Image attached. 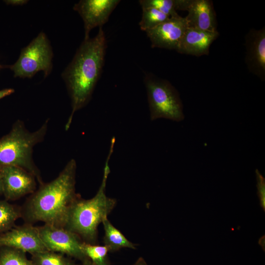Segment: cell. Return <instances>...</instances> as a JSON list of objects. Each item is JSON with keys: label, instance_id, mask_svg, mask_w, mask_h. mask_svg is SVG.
<instances>
[{"label": "cell", "instance_id": "1", "mask_svg": "<svg viewBox=\"0 0 265 265\" xmlns=\"http://www.w3.org/2000/svg\"><path fill=\"white\" fill-rule=\"evenodd\" d=\"M106 41L102 27L93 38L84 39L62 77L71 100L72 111L65 126L67 130L75 112L90 101L104 64Z\"/></svg>", "mask_w": 265, "mask_h": 265}, {"label": "cell", "instance_id": "2", "mask_svg": "<svg viewBox=\"0 0 265 265\" xmlns=\"http://www.w3.org/2000/svg\"><path fill=\"white\" fill-rule=\"evenodd\" d=\"M76 169L75 160H70L55 179L42 184L33 193L26 210L30 221L64 227L70 207L78 196L75 192Z\"/></svg>", "mask_w": 265, "mask_h": 265}, {"label": "cell", "instance_id": "3", "mask_svg": "<svg viewBox=\"0 0 265 265\" xmlns=\"http://www.w3.org/2000/svg\"><path fill=\"white\" fill-rule=\"evenodd\" d=\"M111 145L104 168L101 186L92 198L83 199L78 196L71 205L64 228L77 234L86 243H92L97 239L98 227L107 217L116 204V199L106 194V187L110 172L108 162L113 151L115 140Z\"/></svg>", "mask_w": 265, "mask_h": 265}, {"label": "cell", "instance_id": "4", "mask_svg": "<svg viewBox=\"0 0 265 265\" xmlns=\"http://www.w3.org/2000/svg\"><path fill=\"white\" fill-rule=\"evenodd\" d=\"M48 121L39 129L29 132L23 122L17 121L10 132L0 139V167L15 166L31 173L39 182L40 172L32 158L33 147L46 133Z\"/></svg>", "mask_w": 265, "mask_h": 265}, {"label": "cell", "instance_id": "5", "mask_svg": "<svg viewBox=\"0 0 265 265\" xmlns=\"http://www.w3.org/2000/svg\"><path fill=\"white\" fill-rule=\"evenodd\" d=\"M144 83L151 120L162 118L175 121L183 120V107L179 94L168 80L149 74L145 77Z\"/></svg>", "mask_w": 265, "mask_h": 265}, {"label": "cell", "instance_id": "6", "mask_svg": "<svg viewBox=\"0 0 265 265\" xmlns=\"http://www.w3.org/2000/svg\"><path fill=\"white\" fill-rule=\"evenodd\" d=\"M53 52L46 35L40 32L21 50L17 61L10 66L15 77L31 78L43 71L45 77L52 69Z\"/></svg>", "mask_w": 265, "mask_h": 265}, {"label": "cell", "instance_id": "7", "mask_svg": "<svg viewBox=\"0 0 265 265\" xmlns=\"http://www.w3.org/2000/svg\"><path fill=\"white\" fill-rule=\"evenodd\" d=\"M40 238L49 251L66 254L82 262L89 259L83 253V242L75 233L64 227L45 224L38 227Z\"/></svg>", "mask_w": 265, "mask_h": 265}, {"label": "cell", "instance_id": "8", "mask_svg": "<svg viewBox=\"0 0 265 265\" xmlns=\"http://www.w3.org/2000/svg\"><path fill=\"white\" fill-rule=\"evenodd\" d=\"M12 248L32 255L48 250L43 243L38 227L26 224L0 235V247Z\"/></svg>", "mask_w": 265, "mask_h": 265}, {"label": "cell", "instance_id": "9", "mask_svg": "<svg viewBox=\"0 0 265 265\" xmlns=\"http://www.w3.org/2000/svg\"><path fill=\"white\" fill-rule=\"evenodd\" d=\"M119 0H81L74 6L84 23L85 36L89 38V33L94 28L99 27L106 24Z\"/></svg>", "mask_w": 265, "mask_h": 265}, {"label": "cell", "instance_id": "10", "mask_svg": "<svg viewBox=\"0 0 265 265\" xmlns=\"http://www.w3.org/2000/svg\"><path fill=\"white\" fill-rule=\"evenodd\" d=\"M2 193L7 200H14L34 192L35 176L25 169L15 166L0 167Z\"/></svg>", "mask_w": 265, "mask_h": 265}, {"label": "cell", "instance_id": "11", "mask_svg": "<svg viewBox=\"0 0 265 265\" xmlns=\"http://www.w3.org/2000/svg\"><path fill=\"white\" fill-rule=\"evenodd\" d=\"M188 27L185 17L169 18L153 29L146 31L152 48L176 50L179 42Z\"/></svg>", "mask_w": 265, "mask_h": 265}, {"label": "cell", "instance_id": "12", "mask_svg": "<svg viewBox=\"0 0 265 265\" xmlns=\"http://www.w3.org/2000/svg\"><path fill=\"white\" fill-rule=\"evenodd\" d=\"M245 62L249 71L265 80V27L251 29L245 37Z\"/></svg>", "mask_w": 265, "mask_h": 265}, {"label": "cell", "instance_id": "13", "mask_svg": "<svg viewBox=\"0 0 265 265\" xmlns=\"http://www.w3.org/2000/svg\"><path fill=\"white\" fill-rule=\"evenodd\" d=\"M219 34L217 30L209 31L188 27L176 51L180 53L197 57L208 55L211 44Z\"/></svg>", "mask_w": 265, "mask_h": 265}, {"label": "cell", "instance_id": "14", "mask_svg": "<svg viewBox=\"0 0 265 265\" xmlns=\"http://www.w3.org/2000/svg\"><path fill=\"white\" fill-rule=\"evenodd\" d=\"M185 17L188 27L205 31H216V14L209 0H189Z\"/></svg>", "mask_w": 265, "mask_h": 265}, {"label": "cell", "instance_id": "15", "mask_svg": "<svg viewBox=\"0 0 265 265\" xmlns=\"http://www.w3.org/2000/svg\"><path fill=\"white\" fill-rule=\"evenodd\" d=\"M102 223L105 231L104 245L106 247L108 252L117 251L123 248L132 249L136 248L135 245L116 228L108 220L107 217L103 220Z\"/></svg>", "mask_w": 265, "mask_h": 265}, {"label": "cell", "instance_id": "16", "mask_svg": "<svg viewBox=\"0 0 265 265\" xmlns=\"http://www.w3.org/2000/svg\"><path fill=\"white\" fill-rule=\"evenodd\" d=\"M31 261L32 265H76L63 254L49 250L32 255Z\"/></svg>", "mask_w": 265, "mask_h": 265}, {"label": "cell", "instance_id": "17", "mask_svg": "<svg viewBox=\"0 0 265 265\" xmlns=\"http://www.w3.org/2000/svg\"><path fill=\"white\" fill-rule=\"evenodd\" d=\"M20 215L17 208L5 201L0 200V234L11 229Z\"/></svg>", "mask_w": 265, "mask_h": 265}, {"label": "cell", "instance_id": "18", "mask_svg": "<svg viewBox=\"0 0 265 265\" xmlns=\"http://www.w3.org/2000/svg\"><path fill=\"white\" fill-rule=\"evenodd\" d=\"M139 26L142 30L146 31L156 27L169 18L166 14L154 8H144Z\"/></svg>", "mask_w": 265, "mask_h": 265}, {"label": "cell", "instance_id": "19", "mask_svg": "<svg viewBox=\"0 0 265 265\" xmlns=\"http://www.w3.org/2000/svg\"><path fill=\"white\" fill-rule=\"evenodd\" d=\"M81 248L84 254L95 265H110L107 257L108 250L105 245L83 242Z\"/></svg>", "mask_w": 265, "mask_h": 265}, {"label": "cell", "instance_id": "20", "mask_svg": "<svg viewBox=\"0 0 265 265\" xmlns=\"http://www.w3.org/2000/svg\"><path fill=\"white\" fill-rule=\"evenodd\" d=\"M0 265H32L25 253L12 248L3 247L0 251Z\"/></svg>", "mask_w": 265, "mask_h": 265}, {"label": "cell", "instance_id": "21", "mask_svg": "<svg viewBox=\"0 0 265 265\" xmlns=\"http://www.w3.org/2000/svg\"><path fill=\"white\" fill-rule=\"evenodd\" d=\"M142 8H154L170 18L179 16L177 12V0H140Z\"/></svg>", "mask_w": 265, "mask_h": 265}, {"label": "cell", "instance_id": "22", "mask_svg": "<svg viewBox=\"0 0 265 265\" xmlns=\"http://www.w3.org/2000/svg\"><path fill=\"white\" fill-rule=\"evenodd\" d=\"M257 179L258 195L260 200V206L265 211V179L260 171L257 169L255 171Z\"/></svg>", "mask_w": 265, "mask_h": 265}, {"label": "cell", "instance_id": "23", "mask_svg": "<svg viewBox=\"0 0 265 265\" xmlns=\"http://www.w3.org/2000/svg\"><path fill=\"white\" fill-rule=\"evenodd\" d=\"M14 92V90L12 88H6L0 90V99L7 96L11 95Z\"/></svg>", "mask_w": 265, "mask_h": 265}, {"label": "cell", "instance_id": "24", "mask_svg": "<svg viewBox=\"0 0 265 265\" xmlns=\"http://www.w3.org/2000/svg\"><path fill=\"white\" fill-rule=\"evenodd\" d=\"M132 265H147V264L143 258L140 257Z\"/></svg>", "mask_w": 265, "mask_h": 265}, {"label": "cell", "instance_id": "25", "mask_svg": "<svg viewBox=\"0 0 265 265\" xmlns=\"http://www.w3.org/2000/svg\"><path fill=\"white\" fill-rule=\"evenodd\" d=\"M10 3L13 4L16 3V4H23L25 3L27 1L26 0H10Z\"/></svg>", "mask_w": 265, "mask_h": 265}, {"label": "cell", "instance_id": "26", "mask_svg": "<svg viewBox=\"0 0 265 265\" xmlns=\"http://www.w3.org/2000/svg\"><path fill=\"white\" fill-rule=\"evenodd\" d=\"M82 265H95L89 259L83 262Z\"/></svg>", "mask_w": 265, "mask_h": 265}, {"label": "cell", "instance_id": "27", "mask_svg": "<svg viewBox=\"0 0 265 265\" xmlns=\"http://www.w3.org/2000/svg\"><path fill=\"white\" fill-rule=\"evenodd\" d=\"M2 190H3L2 183L1 178V176L0 174V194L2 193Z\"/></svg>", "mask_w": 265, "mask_h": 265}, {"label": "cell", "instance_id": "28", "mask_svg": "<svg viewBox=\"0 0 265 265\" xmlns=\"http://www.w3.org/2000/svg\"><path fill=\"white\" fill-rule=\"evenodd\" d=\"M0 67H1V66H0Z\"/></svg>", "mask_w": 265, "mask_h": 265}]
</instances>
